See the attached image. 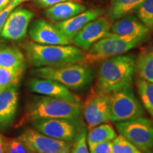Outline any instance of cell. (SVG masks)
Masks as SVG:
<instances>
[{"mask_svg":"<svg viewBox=\"0 0 153 153\" xmlns=\"http://www.w3.org/2000/svg\"><path fill=\"white\" fill-rule=\"evenodd\" d=\"M117 133L109 123H105L89 130L87 135L88 145L96 143L111 142L117 136Z\"/></svg>","mask_w":153,"mask_h":153,"instance_id":"21","label":"cell"},{"mask_svg":"<svg viewBox=\"0 0 153 153\" xmlns=\"http://www.w3.org/2000/svg\"><path fill=\"white\" fill-rule=\"evenodd\" d=\"M145 0H111L108 19L110 21L118 20L136 11Z\"/></svg>","mask_w":153,"mask_h":153,"instance_id":"19","label":"cell"},{"mask_svg":"<svg viewBox=\"0 0 153 153\" xmlns=\"http://www.w3.org/2000/svg\"><path fill=\"white\" fill-rule=\"evenodd\" d=\"M137 90L143 106L153 120V82L138 78L136 82Z\"/></svg>","mask_w":153,"mask_h":153,"instance_id":"24","label":"cell"},{"mask_svg":"<svg viewBox=\"0 0 153 153\" xmlns=\"http://www.w3.org/2000/svg\"><path fill=\"white\" fill-rule=\"evenodd\" d=\"M28 87L32 92L53 98L80 102L79 97L72 93L68 88L54 80L38 77L31 78L28 80Z\"/></svg>","mask_w":153,"mask_h":153,"instance_id":"15","label":"cell"},{"mask_svg":"<svg viewBox=\"0 0 153 153\" xmlns=\"http://www.w3.org/2000/svg\"><path fill=\"white\" fill-rule=\"evenodd\" d=\"M34 129L40 133L60 140L74 142L84 126L78 123V120L67 118H48L33 121Z\"/></svg>","mask_w":153,"mask_h":153,"instance_id":"9","label":"cell"},{"mask_svg":"<svg viewBox=\"0 0 153 153\" xmlns=\"http://www.w3.org/2000/svg\"><path fill=\"white\" fill-rule=\"evenodd\" d=\"M103 13V9L100 8L91 9L67 20L57 22L55 25L62 33L72 39L82 28L100 17Z\"/></svg>","mask_w":153,"mask_h":153,"instance_id":"16","label":"cell"},{"mask_svg":"<svg viewBox=\"0 0 153 153\" xmlns=\"http://www.w3.org/2000/svg\"><path fill=\"white\" fill-rule=\"evenodd\" d=\"M86 10L87 7L82 4L66 1L48 7L46 10V15L54 22H62L81 14Z\"/></svg>","mask_w":153,"mask_h":153,"instance_id":"18","label":"cell"},{"mask_svg":"<svg viewBox=\"0 0 153 153\" xmlns=\"http://www.w3.org/2000/svg\"><path fill=\"white\" fill-rule=\"evenodd\" d=\"M82 113L80 102L43 97L37 99L28 106L20 125L25 122L48 118H67L78 120Z\"/></svg>","mask_w":153,"mask_h":153,"instance_id":"3","label":"cell"},{"mask_svg":"<svg viewBox=\"0 0 153 153\" xmlns=\"http://www.w3.org/2000/svg\"><path fill=\"white\" fill-rule=\"evenodd\" d=\"M26 1H27V0H11L9 4L0 12V34H1V29H2V27L6 20L8 18L9 15L11 14V13L15 9H16V7L19 4H21Z\"/></svg>","mask_w":153,"mask_h":153,"instance_id":"29","label":"cell"},{"mask_svg":"<svg viewBox=\"0 0 153 153\" xmlns=\"http://www.w3.org/2000/svg\"><path fill=\"white\" fill-rule=\"evenodd\" d=\"M88 146L90 153H112L111 141L96 143Z\"/></svg>","mask_w":153,"mask_h":153,"instance_id":"30","label":"cell"},{"mask_svg":"<svg viewBox=\"0 0 153 153\" xmlns=\"http://www.w3.org/2000/svg\"><path fill=\"white\" fill-rule=\"evenodd\" d=\"M145 153H153V148L151 149V150L147 151V152H145Z\"/></svg>","mask_w":153,"mask_h":153,"instance_id":"35","label":"cell"},{"mask_svg":"<svg viewBox=\"0 0 153 153\" xmlns=\"http://www.w3.org/2000/svg\"><path fill=\"white\" fill-rule=\"evenodd\" d=\"M28 34L32 41L41 45H70L72 39L66 36L55 25L44 19H36L30 24Z\"/></svg>","mask_w":153,"mask_h":153,"instance_id":"11","label":"cell"},{"mask_svg":"<svg viewBox=\"0 0 153 153\" xmlns=\"http://www.w3.org/2000/svg\"><path fill=\"white\" fill-rule=\"evenodd\" d=\"M144 109L131 87L111 95V120L123 122L141 117Z\"/></svg>","mask_w":153,"mask_h":153,"instance_id":"7","label":"cell"},{"mask_svg":"<svg viewBox=\"0 0 153 153\" xmlns=\"http://www.w3.org/2000/svg\"><path fill=\"white\" fill-rule=\"evenodd\" d=\"M112 153H143L123 135H117L111 141Z\"/></svg>","mask_w":153,"mask_h":153,"instance_id":"26","label":"cell"},{"mask_svg":"<svg viewBox=\"0 0 153 153\" xmlns=\"http://www.w3.org/2000/svg\"><path fill=\"white\" fill-rule=\"evenodd\" d=\"M29 153H35V152H30H30Z\"/></svg>","mask_w":153,"mask_h":153,"instance_id":"36","label":"cell"},{"mask_svg":"<svg viewBox=\"0 0 153 153\" xmlns=\"http://www.w3.org/2000/svg\"><path fill=\"white\" fill-rule=\"evenodd\" d=\"M28 62L35 68L84 63L86 53L70 45H41L27 41L23 45Z\"/></svg>","mask_w":153,"mask_h":153,"instance_id":"2","label":"cell"},{"mask_svg":"<svg viewBox=\"0 0 153 153\" xmlns=\"http://www.w3.org/2000/svg\"><path fill=\"white\" fill-rule=\"evenodd\" d=\"M26 65V58L20 49L14 46H0V67L15 68Z\"/></svg>","mask_w":153,"mask_h":153,"instance_id":"20","label":"cell"},{"mask_svg":"<svg viewBox=\"0 0 153 153\" xmlns=\"http://www.w3.org/2000/svg\"><path fill=\"white\" fill-rule=\"evenodd\" d=\"M34 14L25 8L15 9L4 24L0 36L12 41H19L26 37L28 26Z\"/></svg>","mask_w":153,"mask_h":153,"instance_id":"13","label":"cell"},{"mask_svg":"<svg viewBox=\"0 0 153 153\" xmlns=\"http://www.w3.org/2000/svg\"><path fill=\"white\" fill-rule=\"evenodd\" d=\"M111 26V23L108 18L99 17L82 28L72 38V43L81 50L87 51L96 42L106 37Z\"/></svg>","mask_w":153,"mask_h":153,"instance_id":"12","label":"cell"},{"mask_svg":"<svg viewBox=\"0 0 153 153\" xmlns=\"http://www.w3.org/2000/svg\"><path fill=\"white\" fill-rule=\"evenodd\" d=\"M17 87H10L0 91V128H6L14 121L18 108Z\"/></svg>","mask_w":153,"mask_h":153,"instance_id":"17","label":"cell"},{"mask_svg":"<svg viewBox=\"0 0 153 153\" xmlns=\"http://www.w3.org/2000/svg\"><path fill=\"white\" fill-rule=\"evenodd\" d=\"M86 128L83 127L73 142V146L70 153H89L87 143Z\"/></svg>","mask_w":153,"mask_h":153,"instance_id":"28","label":"cell"},{"mask_svg":"<svg viewBox=\"0 0 153 153\" xmlns=\"http://www.w3.org/2000/svg\"><path fill=\"white\" fill-rule=\"evenodd\" d=\"M18 137L35 153H54L72 147V142L47 136L33 128L26 129Z\"/></svg>","mask_w":153,"mask_h":153,"instance_id":"10","label":"cell"},{"mask_svg":"<svg viewBox=\"0 0 153 153\" xmlns=\"http://www.w3.org/2000/svg\"><path fill=\"white\" fill-rule=\"evenodd\" d=\"M36 77L54 80L68 89L77 90L93 79L92 70L83 63L37 68L32 71Z\"/></svg>","mask_w":153,"mask_h":153,"instance_id":"4","label":"cell"},{"mask_svg":"<svg viewBox=\"0 0 153 153\" xmlns=\"http://www.w3.org/2000/svg\"><path fill=\"white\" fill-rule=\"evenodd\" d=\"M0 153H4V143L3 136L0 133Z\"/></svg>","mask_w":153,"mask_h":153,"instance_id":"33","label":"cell"},{"mask_svg":"<svg viewBox=\"0 0 153 153\" xmlns=\"http://www.w3.org/2000/svg\"><path fill=\"white\" fill-rule=\"evenodd\" d=\"M70 149H71V148H68L65 149V150H62L61 151H59V152H54V153H70Z\"/></svg>","mask_w":153,"mask_h":153,"instance_id":"34","label":"cell"},{"mask_svg":"<svg viewBox=\"0 0 153 153\" xmlns=\"http://www.w3.org/2000/svg\"><path fill=\"white\" fill-rule=\"evenodd\" d=\"M149 28L139 19L128 15L118 19L111 26L106 36H112L141 42L148 36Z\"/></svg>","mask_w":153,"mask_h":153,"instance_id":"14","label":"cell"},{"mask_svg":"<svg viewBox=\"0 0 153 153\" xmlns=\"http://www.w3.org/2000/svg\"><path fill=\"white\" fill-rule=\"evenodd\" d=\"M135 72L140 79L153 82V49L141 53L137 57Z\"/></svg>","mask_w":153,"mask_h":153,"instance_id":"22","label":"cell"},{"mask_svg":"<svg viewBox=\"0 0 153 153\" xmlns=\"http://www.w3.org/2000/svg\"><path fill=\"white\" fill-rule=\"evenodd\" d=\"M116 128L123 135L142 152L153 148V122L141 117L127 121L118 122Z\"/></svg>","mask_w":153,"mask_h":153,"instance_id":"5","label":"cell"},{"mask_svg":"<svg viewBox=\"0 0 153 153\" xmlns=\"http://www.w3.org/2000/svg\"><path fill=\"white\" fill-rule=\"evenodd\" d=\"M135 72L133 54L119 55L101 61L97 73V88L112 94L131 87Z\"/></svg>","mask_w":153,"mask_h":153,"instance_id":"1","label":"cell"},{"mask_svg":"<svg viewBox=\"0 0 153 153\" xmlns=\"http://www.w3.org/2000/svg\"><path fill=\"white\" fill-rule=\"evenodd\" d=\"M111 95L92 89L82 106V114L89 130L111 121Z\"/></svg>","mask_w":153,"mask_h":153,"instance_id":"6","label":"cell"},{"mask_svg":"<svg viewBox=\"0 0 153 153\" xmlns=\"http://www.w3.org/2000/svg\"><path fill=\"white\" fill-rule=\"evenodd\" d=\"M11 0H0V12L9 4Z\"/></svg>","mask_w":153,"mask_h":153,"instance_id":"32","label":"cell"},{"mask_svg":"<svg viewBox=\"0 0 153 153\" xmlns=\"http://www.w3.org/2000/svg\"><path fill=\"white\" fill-rule=\"evenodd\" d=\"M137 16L148 28H153V0H145L136 10Z\"/></svg>","mask_w":153,"mask_h":153,"instance_id":"25","label":"cell"},{"mask_svg":"<svg viewBox=\"0 0 153 153\" xmlns=\"http://www.w3.org/2000/svg\"><path fill=\"white\" fill-rule=\"evenodd\" d=\"M4 143V153H29L26 145L19 137L9 138L3 136Z\"/></svg>","mask_w":153,"mask_h":153,"instance_id":"27","label":"cell"},{"mask_svg":"<svg viewBox=\"0 0 153 153\" xmlns=\"http://www.w3.org/2000/svg\"><path fill=\"white\" fill-rule=\"evenodd\" d=\"M140 42L116 36H106L87 50L85 62H97L124 54L137 46Z\"/></svg>","mask_w":153,"mask_h":153,"instance_id":"8","label":"cell"},{"mask_svg":"<svg viewBox=\"0 0 153 153\" xmlns=\"http://www.w3.org/2000/svg\"><path fill=\"white\" fill-rule=\"evenodd\" d=\"M26 70V65L15 68L0 67V91L10 87H17Z\"/></svg>","mask_w":153,"mask_h":153,"instance_id":"23","label":"cell"},{"mask_svg":"<svg viewBox=\"0 0 153 153\" xmlns=\"http://www.w3.org/2000/svg\"><path fill=\"white\" fill-rule=\"evenodd\" d=\"M34 1L41 7L46 8V7H51L57 4L68 1V0H34Z\"/></svg>","mask_w":153,"mask_h":153,"instance_id":"31","label":"cell"}]
</instances>
